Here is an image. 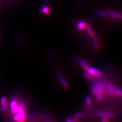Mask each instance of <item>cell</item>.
<instances>
[{"label":"cell","mask_w":122,"mask_h":122,"mask_svg":"<svg viewBox=\"0 0 122 122\" xmlns=\"http://www.w3.org/2000/svg\"><path fill=\"white\" fill-rule=\"evenodd\" d=\"M92 92L95 95L96 100L98 102L101 101L104 98V87L102 83L97 82L92 85Z\"/></svg>","instance_id":"1"},{"label":"cell","mask_w":122,"mask_h":122,"mask_svg":"<svg viewBox=\"0 0 122 122\" xmlns=\"http://www.w3.org/2000/svg\"><path fill=\"white\" fill-rule=\"evenodd\" d=\"M77 60L80 66L85 70L86 72L90 74L93 76H99L101 75V72L97 68L87 66V63L85 61L80 59H77Z\"/></svg>","instance_id":"2"},{"label":"cell","mask_w":122,"mask_h":122,"mask_svg":"<svg viewBox=\"0 0 122 122\" xmlns=\"http://www.w3.org/2000/svg\"><path fill=\"white\" fill-rule=\"evenodd\" d=\"M50 12V8L49 5L47 4H44L41 7L40 9V12L45 15L49 14Z\"/></svg>","instance_id":"3"},{"label":"cell","mask_w":122,"mask_h":122,"mask_svg":"<svg viewBox=\"0 0 122 122\" xmlns=\"http://www.w3.org/2000/svg\"><path fill=\"white\" fill-rule=\"evenodd\" d=\"M57 75L58 76V77H59V79L61 81V83H62V84L63 85L66 87V88H67L68 87V84H67V82H66V80L64 79L63 76V75L59 71H57Z\"/></svg>","instance_id":"4"},{"label":"cell","mask_w":122,"mask_h":122,"mask_svg":"<svg viewBox=\"0 0 122 122\" xmlns=\"http://www.w3.org/2000/svg\"><path fill=\"white\" fill-rule=\"evenodd\" d=\"M0 110L4 111L6 110L7 109V107L6 106V99L4 97H2L1 98L0 100Z\"/></svg>","instance_id":"5"},{"label":"cell","mask_w":122,"mask_h":122,"mask_svg":"<svg viewBox=\"0 0 122 122\" xmlns=\"http://www.w3.org/2000/svg\"><path fill=\"white\" fill-rule=\"evenodd\" d=\"M76 26L79 30H82L85 29V23L82 21H80L77 24Z\"/></svg>","instance_id":"6"},{"label":"cell","mask_w":122,"mask_h":122,"mask_svg":"<svg viewBox=\"0 0 122 122\" xmlns=\"http://www.w3.org/2000/svg\"><path fill=\"white\" fill-rule=\"evenodd\" d=\"M85 28L87 30V31L89 34L91 36H94V34L93 33V31H92V29L90 27V25L87 23H85Z\"/></svg>","instance_id":"7"},{"label":"cell","mask_w":122,"mask_h":122,"mask_svg":"<svg viewBox=\"0 0 122 122\" xmlns=\"http://www.w3.org/2000/svg\"><path fill=\"white\" fill-rule=\"evenodd\" d=\"M107 88L108 90L109 93L110 95H113L114 94V88L112 86V85L111 84H108L107 85Z\"/></svg>","instance_id":"8"},{"label":"cell","mask_w":122,"mask_h":122,"mask_svg":"<svg viewBox=\"0 0 122 122\" xmlns=\"http://www.w3.org/2000/svg\"><path fill=\"white\" fill-rule=\"evenodd\" d=\"M85 116V115L83 114H81V113H77L76 114V115L75 117L74 118V121L75 122H76L78 120V119L79 117H84Z\"/></svg>","instance_id":"9"},{"label":"cell","mask_w":122,"mask_h":122,"mask_svg":"<svg viewBox=\"0 0 122 122\" xmlns=\"http://www.w3.org/2000/svg\"><path fill=\"white\" fill-rule=\"evenodd\" d=\"M98 40L97 37H94L93 38V41L95 48L96 49H98V45L97 41Z\"/></svg>","instance_id":"10"},{"label":"cell","mask_w":122,"mask_h":122,"mask_svg":"<svg viewBox=\"0 0 122 122\" xmlns=\"http://www.w3.org/2000/svg\"><path fill=\"white\" fill-rule=\"evenodd\" d=\"M98 115L99 116H100V117H101L102 118V122H106L107 120V118L106 116L104 114H103L102 113H98Z\"/></svg>","instance_id":"11"},{"label":"cell","mask_w":122,"mask_h":122,"mask_svg":"<svg viewBox=\"0 0 122 122\" xmlns=\"http://www.w3.org/2000/svg\"><path fill=\"white\" fill-rule=\"evenodd\" d=\"M85 104H86V105L89 107L90 106L92 105V100L91 99H90V98L89 97H86L85 99Z\"/></svg>","instance_id":"12"},{"label":"cell","mask_w":122,"mask_h":122,"mask_svg":"<svg viewBox=\"0 0 122 122\" xmlns=\"http://www.w3.org/2000/svg\"><path fill=\"white\" fill-rule=\"evenodd\" d=\"M114 94H115L117 95H121L122 94V91L117 88H115L114 90Z\"/></svg>","instance_id":"13"},{"label":"cell","mask_w":122,"mask_h":122,"mask_svg":"<svg viewBox=\"0 0 122 122\" xmlns=\"http://www.w3.org/2000/svg\"><path fill=\"white\" fill-rule=\"evenodd\" d=\"M84 76H85V78H86L87 79H91L93 77V76H92V75H91L90 74H89L87 72H86L84 74Z\"/></svg>","instance_id":"14"},{"label":"cell","mask_w":122,"mask_h":122,"mask_svg":"<svg viewBox=\"0 0 122 122\" xmlns=\"http://www.w3.org/2000/svg\"><path fill=\"white\" fill-rule=\"evenodd\" d=\"M104 114L106 115V116H108V117H114V115L110 113V112H105L104 113Z\"/></svg>","instance_id":"15"}]
</instances>
